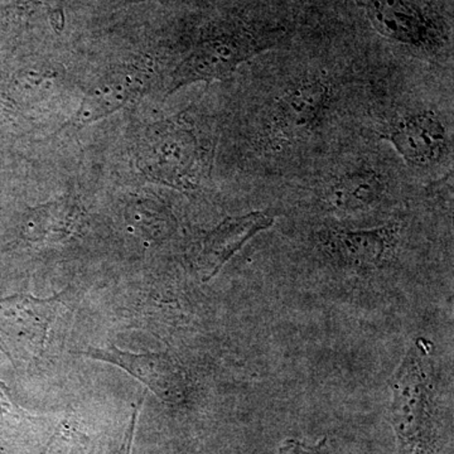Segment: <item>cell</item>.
Wrapping results in <instances>:
<instances>
[{
    "mask_svg": "<svg viewBox=\"0 0 454 454\" xmlns=\"http://www.w3.org/2000/svg\"><path fill=\"white\" fill-rule=\"evenodd\" d=\"M337 100L336 86L325 74L293 79L262 110L260 145L278 153L306 142L324 127Z\"/></svg>",
    "mask_w": 454,
    "mask_h": 454,
    "instance_id": "1",
    "label": "cell"
},
{
    "mask_svg": "<svg viewBox=\"0 0 454 454\" xmlns=\"http://www.w3.org/2000/svg\"><path fill=\"white\" fill-rule=\"evenodd\" d=\"M277 29L238 25L212 33L182 62L175 76L172 90L197 82H214L230 76L239 66L276 46Z\"/></svg>",
    "mask_w": 454,
    "mask_h": 454,
    "instance_id": "2",
    "label": "cell"
},
{
    "mask_svg": "<svg viewBox=\"0 0 454 454\" xmlns=\"http://www.w3.org/2000/svg\"><path fill=\"white\" fill-rule=\"evenodd\" d=\"M137 163L154 181L182 190L193 188L201 172L195 134L182 121L155 124L137 145Z\"/></svg>",
    "mask_w": 454,
    "mask_h": 454,
    "instance_id": "3",
    "label": "cell"
},
{
    "mask_svg": "<svg viewBox=\"0 0 454 454\" xmlns=\"http://www.w3.org/2000/svg\"><path fill=\"white\" fill-rule=\"evenodd\" d=\"M419 342L409 349L390 380V420L405 453L423 450L429 435V384Z\"/></svg>",
    "mask_w": 454,
    "mask_h": 454,
    "instance_id": "4",
    "label": "cell"
},
{
    "mask_svg": "<svg viewBox=\"0 0 454 454\" xmlns=\"http://www.w3.org/2000/svg\"><path fill=\"white\" fill-rule=\"evenodd\" d=\"M61 297L40 300L17 294L0 300V348L12 358L40 360L61 309Z\"/></svg>",
    "mask_w": 454,
    "mask_h": 454,
    "instance_id": "5",
    "label": "cell"
},
{
    "mask_svg": "<svg viewBox=\"0 0 454 454\" xmlns=\"http://www.w3.org/2000/svg\"><path fill=\"white\" fill-rule=\"evenodd\" d=\"M382 138L417 169L442 166L452 155V138L446 121L430 109H411L387 125Z\"/></svg>",
    "mask_w": 454,
    "mask_h": 454,
    "instance_id": "6",
    "label": "cell"
},
{
    "mask_svg": "<svg viewBox=\"0 0 454 454\" xmlns=\"http://www.w3.org/2000/svg\"><path fill=\"white\" fill-rule=\"evenodd\" d=\"M360 5L376 32L399 46L424 53L443 46L441 25L420 0H360Z\"/></svg>",
    "mask_w": 454,
    "mask_h": 454,
    "instance_id": "7",
    "label": "cell"
},
{
    "mask_svg": "<svg viewBox=\"0 0 454 454\" xmlns=\"http://www.w3.org/2000/svg\"><path fill=\"white\" fill-rule=\"evenodd\" d=\"M80 354L121 367L163 402L178 403L184 399L186 391L184 372L177 361L166 352L131 354L121 351L116 346H106L104 348L85 349Z\"/></svg>",
    "mask_w": 454,
    "mask_h": 454,
    "instance_id": "8",
    "label": "cell"
},
{
    "mask_svg": "<svg viewBox=\"0 0 454 454\" xmlns=\"http://www.w3.org/2000/svg\"><path fill=\"white\" fill-rule=\"evenodd\" d=\"M387 181L380 170L358 166L342 170L325 188V199L336 210L354 212L372 207L387 192Z\"/></svg>",
    "mask_w": 454,
    "mask_h": 454,
    "instance_id": "9",
    "label": "cell"
},
{
    "mask_svg": "<svg viewBox=\"0 0 454 454\" xmlns=\"http://www.w3.org/2000/svg\"><path fill=\"white\" fill-rule=\"evenodd\" d=\"M145 88V77L137 70L115 71L101 80L97 88L83 98L82 106L74 118V124L89 122L104 118L121 109L140 94Z\"/></svg>",
    "mask_w": 454,
    "mask_h": 454,
    "instance_id": "10",
    "label": "cell"
},
{
    "mask_svg": "<svg viewBox=\"0 0 454 454\" xmlns=\"http://www.w3.org/2000/svg\"><path fill=\"white\" fill-rule=\"evenodd\" d=\"M82 208L73 200L50 203L33 212L29 238L44 243L66 240L82 229Z\"/></svg>",
    "mask_w": 454,
    "mask_h": 454,
    "instance_id": "11",
    "label": "cell"
},
{
    "mask_svg": "<svg viewBox=\"0 0 454 454\" xmlns=\"http://www.w3.org/2000/svg\"><path fill=\"white\" fill-rule=\"evenodd\" d=\"M395 230H339L333 232V244L340 255L354 264L369 265L380 262L393 249Z\"/></svg>",
    "mask_w": 454,
    "mask_h": 454,
    "instance_id": "12",
    "label": "cell"
},
{
    "mask_svg": "<svg viewBox=\"0 0 454 454\" xmlns=\"http://www.w3.org/2000/svg\"><path fill=\"white\" fill-rule=\"evenodd\" d=\"M264 219L249 220L241 219L236 221H229L220 227L219 230L208 236L206 240V254L210 256L211 273L210 278L216 274V271L223 267L236 249H239L241 244L249 238L250 232L255 230V226H259Z\"/></svg>",
    "mask_w": 454,
    "mask_h": 454,
    "instance_id": "13",
    "label": "cell"
},
{
    "mask_svg": "<svg viewBox=\"0 0 454 454\" xmlns=\"http://www.w3.org/2000/svg\"><path fill=\"white\" fill-rule=\"evenodd\" d=\"M23 4L33 7V5H43L49 12L52 25L56 28H62L65 23L64 0H22Z\"/></svg>",
    "mask_w": 454,
    "mask_h": 454,
    "instance_id": "14",
    "label": "cell"
}]
</instances>
